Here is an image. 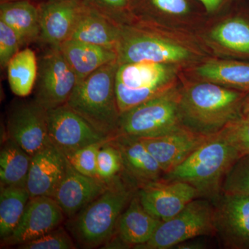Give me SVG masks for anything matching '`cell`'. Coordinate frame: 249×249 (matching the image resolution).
Listing matches in <instances>:
<instances>
[{
    "mask_svg": "<svg viewBox=\"0 0 249 249\" xmlns=\"http://www.w3.org/2000/svg\"><path fill=\"white\" fill-rule=\"evenodd\" d=\"M116 51L119 64L159 62L183 71L213 57L193 33L134 20L121 25Z\"/></svg>",
    "mask_w": 249,
    "mask_h": 249,
    "instance_id": "cell-1",
    "label": "cell"
},
{
    "mask_svg": "<svg viewBox=\"0 0 249 249\" xmlns=\"http://www.w3.org/2000/svg\"><path fill=\"white\" fill-rule=\"evenodd\" d=\"M248 93L183 75L179 88L183 125L202 135L219 133L242 115V105Z\"/></svg>",
    "mask_w": 249,
    "mask_h": 249,
    "instance_id": "cell-2",
    "label": "cell"
},
{
    "mask_svg": "<svg viewBox=\"0 0 249 249\" xmlns=\"http://www.w3.org/2000/svg\"><path fill=\"white\" fill-rule=\"evenodd\" d=\"M239 158L237 150L219 132L163 178L189 183L196 188L199 198L214 202L222 195L226 175Z\"/></svg>",
    "mask_w": 249,
    "mask_h": 249,
    "instance_id": "cell-3",
    "label": "cell"
},
{
    "mask_svg": "<svg viewBox=\"0 0 249 249\" xmlns=\"http://www.w3.org/2000/svg\"><path fill=\"white\" fill-rule=\"evenodd\" d=\"M137 189L124 183L121 177L113 180L107 190L74 217L67 227L75 242L85 249L106 245L115 232L121 214Z\"/></svg>",
    "mask_w": 249,
    "mask_h": 249,
    "instance_id": "cell-4",
    "label": "cell"
},
{
    "mask_svg": "<svg viewBox=\"0 0 249 249\" xmlns=\"http://www.w3.org/2000/svg\"><path fill=\"white\" fill-rule=\"evenodd\" d=\"M118 67V61L110 62L78 80L66 103L109 139L119 133L121 114L116 94Z\"/></svg>",
    "mask_w": 249,
    "mask_h": 249,
    "instance_id": "cell-5",
    "label": "cell"
},
{
    "mask_svg": "<svg viewBox=\"0 0 249 249\" xmlns=\"http://www.w3.org/2000/svg\"><path fill=\"white\" fill-rule=\"evenodd\" d=\"M183 70L177 65L153 62L119 64L116 94L121 113L177 88Z\"/></svg>",
    "mask_w": 249,
    "mask_h": 249,
    "instance_id": "cell-6",
    "label": "cell"
},
{
    "mask_svg": "<svg viewBox=\"0 0 249 249\" xmlns=\"http://www.w3.org/2000/svg\"><path fill=\"white\" fill-rule=\"evenodd\" d=\"M195 34L213 57L249 61V4L240 0L208 16Z\"/></svg>",
    "mask_w": 249,
    "mask_h": 249,
    "instance_id": "cell-7",
    "label": "cell"
},
{
    "mask_svg": "<svg viewBox=\"0 0 249 249\" xmlns=\"http://www.w3.org/2000/svg\"><path fill=\"white\" fill-rule=\"evenodd\" d=\"M180 85L121 113L118 134L136 138L154 137L184 127L179 112Z\"/></svg>",
    "mask_w": 249,
    "mask_h": 249,
    "instance_id": "cell-8",
    "label": "cell"
},
{
    "mask_svg": "<svg viewBox=\"0 0 249 249\" xmlns=\"http://www.w3.org/2000/svg\"><path fill=\"white\" fill-rule=\"evenodd\" d=\"M200 236H216L215 208L211 200L204 198H196L178 214L162 222L152 238L136 249L175 248Z\"/></svg>",
    "mask_w": 249,
    "mask_h": 249,
    "instance_id": "cell-9",
    "label": "cell"
},
{
    "mask_svg": "<svg viewBox=\"0 0 249 249\" xmlns=\"http://www.w3.org/2000/svg\"><path fill=\"white\" fill-rule=\"evenodd\" d=\"M131 15L132 20L193 34L208 16L199 0H132Z\"/></svg>",
    "mask_w": 249,
    "mask_h": 249,
    "instance_id": "cell-10",
    "label": "cell"
},
{
    "mask_svg": "<svg viewBox=\"0 0 249 249\" xmlns=\"http://www.w3.org/2000/svg\"><path fill=\"white\" fill-rule=\"evenodd\" d=\"M37 62L34 100L47 110L66 104L78 78L61 49L45 46Z\"/></svg>",
    "mask_w": 249,
    "mask_h": 249,
    "instance_id": "cell-11",
    "label": "cell"
},
{
    "mask_svg": "<svg viewBox=\"0 0 249 249\" xmlns=\"http://www.w3.org/2000/svg\"><path fill=\"white\" fill-rule=\"evenodd\" d=\"M47 117L51 141L65 157L110 139L66 104L47 110Z\"/></svg>",
    "mask_w": 249,
    "mask_h": 249,
    "instance_id": "cell-12",
    "label": "cell"
},
{
    "mask_svg": "<svg viewBox=\"0 0 249 249\" xmlns=\"http://www.w3.org/2000/svg\"><path fill=\"white\" fill-rule=\"evenodd\" d=\"M6 133L31 157L53 144L49 137L47 109L35 100L19 103L11 109Z\"/></svg>",
    "mask_w": 249,
    "mask_h": 249,
    "instance_id": "cell-13",
    "label": "cell"
},
{
    "mask_svg": "<svg viewBox=\"0 0 249 249\" xmlns=\"http://www.w3.org/2000/svg\"><path fill=\"white\" fill-rule=\"evenodd\" d=\"M137 194L144 209L162 222L173 217L199 198L197 191L189 183L164 178L138 187Z\"/></svg>",
    "mask_w": 249,
    "mask_h": 249,
    "instance_id": "cell-14",
    "label": "cell"
},
{
    "mask_svg": "<svg viewBox=\"0 0 249 249\" xmlns=\"http://www.w3.org/2000/svg\"><path fill=\"white\" fill-rule=\"evenodd\" d=\"M65 215L53 197L31 196L20 221L1 247L18 246L41 237L61 226Z\"/></svg>",
    "mask_w": 249,
    "mask_h": 249,
    "instance_id": "cell-15",
    "label": "cell"
},
{
    "mask_svg": "<svg viewBox=\"0 0 249 249\" xmlns=\"http://www.w3.org/2000/svg\"><path fill=\"white\" fill-rule=\"evenodd\" d=\"M216 236L229 249L249 247V196L222 193L214 201Z\"/></svg>",
    "mask_w": 249,
    "mask_h": 249,
    "instance_id": "cell-16",
    "label": "cell"
},
{
    "mask_svg": "<svg viewBox=\"0 0 249 249\" xmlns=\"http://www.w3.org/2000/svg\"><path fill=\"white\" fill-rule=\"evenodd\" d=\"M41 43L60 48L71 38L84 0H42L38 1Z\"/></svg>",
    "mask_w": 249,
    "mask_h": 249,
    "instance_id": "cell-17",
    "label": "cell"
},
{
    "mask_svg": "<svg viewBox=\"0 0 249 249\" xmlns=\"http://www.w3.org/2000/svg\"><path fill=\"white\" fill-rule=\"evenodd\" d=\"M211 137L183 127L164 135L138 139L166 175L181 164Z\"/></svg>",
    "mask_w": 249,
    "mask_h": 249,
    "instance_id": "cell-18",
    "label": "cell"
},
{
    "mask_svg": "<svg viewBox=\"0 0 249 249\" xmlns=\"http://www.w3.org/2000/svg\"><path fill=\"white\" fill-rule=\"evenodd\" d=\"M109 183L78 173L68 163L65 178L53 198L65 217L71 219L104 193Z\"/></svg>",
    "mask_w": 249,
    "mask_h": 249,
    "instance_id": "cell-19",
    "label": "cell"
},
{
    "mask_svg": "<svg viewBox=\"0 0 249 249\" xmlns=\"http://www.w3.org/2000/svg\"><path fill=\"white\" fill-rule=\"evenodd\" d=\"M68 162L53 144L33 156L26 188L31 196L53 197L65 178Z\"/></svg>",
    "mask_w": 249,
    "mask_h": 249,
    "instance_id": "cell-20",
    "label": "cell"
},
{
    "mask_svg": "<svg viewBox=\"0 0 249 249\" xmlns=\"http://www.w3.org/2000/svg\"><path fill=\"white\" fill-rule=\"evenodd\" d=\"M109 141L120 152L124 172L138 187L163 178L158 162L138 138L118 134Z\"/></svg>",
    "mask_w": 249,
    "mask_h": 249,
    "instance_id": "cell-21",
    "label": "cell"
},
{
    "mask_svg": "<svg viewBox=\"0 0 249 249\" xmlns=\"http://www.w3.org/2000/svg\"><path fill=\"white\" fill-rule=\"evenodd\" d=\"M187 78L249 93V61L211 57L183 71Z\"/></svg>",
    "mask_w": 249,
    "mask_h": 249,
    "instance_id": "cell-22",
    "label": "cell"
},
{
    "mask_svg": "<svg viewBox=\"0 0 249 249\" xmlns=\"http://www.w3.org/2000/svg\"><path fill=\"white\" fill-rule=\"evenodd\" d=\"M162 221L144 209L137 191L121 214L112 237L124 247H134L147 243Z\"/></svg>",
    "mask_w": 249,
    "mask_h": 249,
    "instance_id": "cell-23",
    "label": "cell"
},
{
    "mask_svg": "<svg viewBox=\"0 0 249 249\" xmlns=\"http://www.w3.org/2000/svg\"><path fill=\"white\" fill-rule=\"evenodd\" d=\"M120 31V24L85 4L70 39L116 51Z\"/></svg>",
    "mask_w": 249,
    "mask_h": 249,
    "instance_id": "cell-24",
    "label": "cell"
},
{
    "mask_svg": "<svg viewBox=\"0 0 249 249\" xmlns=\"http://www.w3.org/2000/svg\"><path fill=\"white\" fill-rule=\"evenodd\" d=\"M0 20L6 23L27 46L39 42L40 37L38 3L31 0H11L0 2Z\"/></svg>",
    "mask_w": 249,
    "mask_h": 249,
    "instance_id": "cell-25",
    "label": "cell"
},
{
    "mask_svg": "<svg viewBox=\"0 0 249 249\" xmlns=\"http://www.w3.org/2000/svg\"><path fill=\"white\" fill-rule=\"evenodd\" d=\"M60 49L76 73L78 81L89 76L100 67L118 61L115 50L82 41L70 39Z\"/></svg>",
    "mask_w": 249,
    "mask_h": 249,
    "instance_id": "cell-26",
    "label": "cell"
},
{
    "mask_svg": "<svg viewBox=\"0 0 249 249\" xmlns=\"http://www.w3.org/2000/svg\"><path fill=\"white\" fill-rule=\"evenodd\" d=\"M32 157L6 137L0 152L1 186L26 187Z\"/></svg>",
    "mask_w": 249,
    "mask_h": 249,
    "instance_id": "cell-27",
    "label": "cell"
},
{
    "mask_svg": "<svg viewBox=\"0 0 249 249\" xmlns=\"http://www.w3.org/2000/svg\"><path fill=\"white\" fill-rule=\"evenodd\" d=\"M6 69L12 92L19 97L29 96L37 79L38 62L35 52L30 48L22 49L11 59Z\"/></svg>",
    "mask_w": 249,
    "mask_h": 249,
    "instance_id": "cell-28",
    "label": "cell"
},
{
    "mask_svg": "<svg viewBox=\"0 0 249 249\" xmlns=\"http://www.w3.org/2000/svg\"><path fill=\"white\" fill-rule=\"evenodd\" d=\"M30 193L26 187L1 186L0 191V237H9L20 221Z\"/></svg>",
    "mask_w": 249,
    "mask_h": 249,
    "instance_id": "cell-29",
    "label": "cell"
},
{
    "mask_svg": "<svg viewBox=\"0 0 249 249\" xmlns=\"http://www.w3.org/2000/svg\"><path fill=\"white\" fill-rule=\"evenodd\" d=\"M124 171L120 152L110 141H107L98 152L97 178L109 183L120 177Z\"/></svg>",
    "mask_w": 249,
    "mask_h": 249,
    "instance_id": "cell-30",
    "label": "cell"
},
{
    "mask_svg": "<svg viewBox=\"0 0 249 249\" xmlns=\"http://www.w3.org/2000/svg\"><path fill=\"white\" fill-rule=\"evenodd\" d=\"M222 191L249 196V154L239 158L232 165L224 178Z\"/></svg>",
    "mask_w": 249,
    "mask_h": 249,
    "instance_id": "cell-31",
    "label": "cell"
},
{
    "mask_svg": "<svg viewBox=\"0 0 249 249\" xmlns=\"http://www.w3.org/2000/svg\"><path fill=\"white\" fill-rule=\"evenodd\" d=\"M132 0H84L85 4L120 25L132 22Z\"/></svg>",
    "mask_w": 249,
    "mask_h": 249,
    "instance_id": "cell-32",
    "label": "cell"
},
{
    "mask_svg": "<svg viewBox=\"0 0 249 249\" xmlns=\"http://www.w3.org/2000/svg\"><path fill=\"white\" fill-rule=\"evenodd\" d=\"M219 133L237 150L240 158L249 155V115H241L228 124Z\"/></svg>",
    "mask_w": 249,
    "mask_h": 249,
    "instance_id": "cell-33",
    "label": "cell"
},
{
    "mask_svg": "<svg viewBox=\"0 0 249 249\" xmlns=\"http://www.w3.org/2000/svg\"><path fill=\"white\" fill-rule=\"evenodd\" d=\"M105 142L91 144L65 157L69 164L78 173L91 178H97L98 152Z\"/></svg>",
    "mask_w": 249,
    "mask_h": 249,
    "instance_id": "cell-34",
    "label": "cell"
},
{
    "mask_svg": "<svg viewBox=\"0 0 249 249\" xmlns=\"http://www.w3.org/2000/svg\"><path fill=\"white\" fill-rule=\"evenodd\" d=\"M20 249H75L72 236L63 227H60L38 238L18 246Z\"/></svg>",
    "mask_w": 249,
    "mask_h": 249,
    "instance_id": "cell-35",
    "label": "cell"
},
{
    "mask_svg": "<svg viewBox=\"0 0 249 249\" xmlns=\"http://www.w3.org/2000/svg\"><path fill=\"white\" fill-rule=\"evenodd\" d=\"M24 47L20 37L9 25L0 20V65L6 68L11 59Z\"/></svg>",
    "mask_w": 249,
    "mask_h": 249,
    "instance_id": "cell-36",
    "label": "cell"
},
{
    "mask_svg": "<svg viewBox=\"0 0 249 249\" xmlns=\"http://www.w3.org/2000/svg\"><path fill=\"white\" fill-rule=\"evenodd\" d=\"M206 9L208 16H214L230 7L240 0H199Z\"/></svg>",
    "mask_w": 249,
    "mask_h": 249,
    "instance_id": "cell-37",
    "label": "cell"
},
{
    "mask_svg": "<svg viewBox=\"0 0 249 249\" xmlns=\"http://www.w3.org/2000/svg\"><path fill=\"white\" fill-rule=\"evenodd\" d=\"M206 245L201 241H186L177 246L178 249H204Z\"/></svg>",
    "mask_w": 249,
    "mask_h": 249,
    "instance_id": "cell-38",
    "label": "cell"
},
{
    "mask_svg": "<svg viewBox=\"0 0 249 249\" xmlns=\"http://www.w3.org/2000/svg\"><path fill=\"white\" fill-rule=\"evenodd\" d=\"M242 115H249V93L246 96L242 108Z\"/></svg>",
    "mask_w": 249,
    "mask_h": 249,
    "instance_id": "cell-39",
    "label": "cell"
},
{
    "mask_svg": "<svg viewBox=\"0 0 249 249\" xmlns=\"http://www.w3.org/2000/svg\"><path fill=\"white\" fill-rule=\"evenodd\" d=\"M11 1V0H0V2H1V1ZM31 1H42V0H31Z\"/></svg>",
    "mask_w": 249,
    "mask_h": 249,
    "instance_id": "cell-40",
    "label": "cell"
}]
</instances>
